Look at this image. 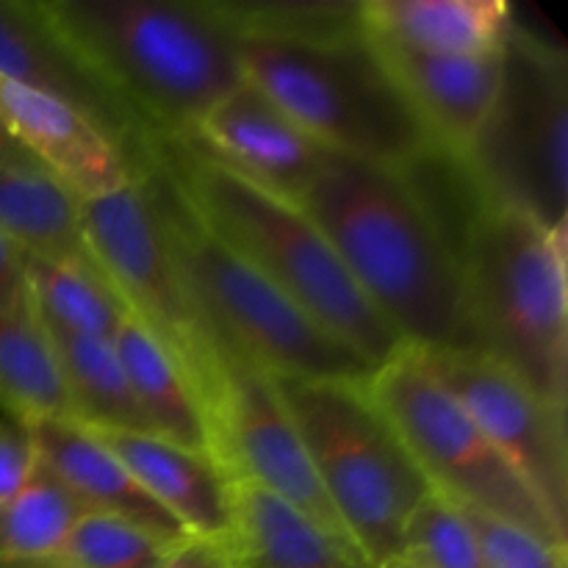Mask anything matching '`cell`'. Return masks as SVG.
I'll return each instance as SVG.
<instances>
[{
  "label": "cell",
  "mask_w": 568,
  "mask_h": 568,
  "mask_svg": "<svg viewBox=\"0 0 568 568\" xmlns=\"http://www.w3.org/2000/svg\"><path fill=\"white\" fill-rule=\"evenodd\" d=\"M297 203L405 347L480 353L466 314L458 242L405 166L327 150Z\"/></svg>",
  "instance_id": "cell-1"
},
{
  "label": "cell",
  "mask_w": 568,
  "mask_h": 568,
  "mask_svg": "<svg viewBox=\"0 0 568 568\" xmlns=\"http://www.w3.org/2000/svg\"><path fill=\"white\" fill-rule=\"evenodd\" d=\"M72 53L150 139L183 136L244 81L225 0H42Z\"/></svg>",
  "instance_id": "cell-2"
},
{
  "label": "cell",
  "mask_w": 568,
  "mask_h": 568,
  "mask_svg": "<svg viewBox=\"0 0 568 568\" xmlns=\"http://www.w3.org/2000/svg\"><path fill=\"white\" fill-rule=\"evenodd\" d=\"M144 150L227 247L270 277L372 372L405 347L297 200L231 170L192 136H155Z\"/></svg>",
  "instance_id": "cell-3"
},
{
  "label": "cell",
  "mask_w": 568,
  "mask_h": 568,
  "mask_svg": "<svg viewBox=\"0 0 568 568\" xmlns=\"http://www.w3.org/2000/svg\"><path fill=\"white\" fill-rule=\"evenodd\" d=\"M244 81L333 153L410 166L433 136L364 31L349 20L305 28H239Z\"/></svg>",
  "instance_id": "cell-4"
},
{
  "label": "cell",
  "mask_w": 568,
  "mask_h": 568,
  "mask_svg": "<svg viewBox=\"0 0 568 568\" xmlns=\"http://www.w3.org/2000/svg\"><path fill=\"white\" fill-rule=\"evenodd\" d=\"M458 264L477 349L566 410L568 222L547 227L480 194L460 227Z\"/></svg>",
  "instance_id": "cell-5"
},
{
  "label": "cell",
  "mask_w": 568,
  "mask_h": 568,
  "mask_svg": "<svg viewBox=\"0 0 568 568\" xmlns=\"http://www.w3.org/2000/svg\"><path fill=\"white\" fill-rule=\"evenodd\" d=\"M133 175L159 222L178 275L222 342L261 369L294 381H366L369 366L316 325L288 294L227 247L142 148Z\"/></svg>",
  "instance_id": "cell-6"
},
{
  "label": "cell",
  "mask_w": 568,
  "mask_h": 568,
  "mask_svg": "<svg viewBox=\"0 0 568 568\" xmlns=\"http://www.w3.org/2000/svg\"><path fill=\"white\" fill-rule=\"evenodd\" d=\"M364 383L275 377L333 514L377 568L403 555L405 525L430 486Z\"/></svg>",
  "instance_id": "cell-7"
},
{
  "label": "cell",
  "mask_w": 568,
  "mask_h": 568,
  "mask_svg": "<svg viewBox=\"0 0 568 568\" xmlns=\"http://www.w3.org/2000/svg\"><path fill=\"white\" fill-rule=\"evenodd\" d=\"M364 388L408 449L430 491L510 521L555 547H566V532L483 436L464 405L433 375L419 349L403 347L394 353L366 377Z\"/></svg>",
  "instance_id": "cell-8"
},
{
  "label": "cell",
  "mask_w": 568,
  "mask_h": 568,
  "mask_svg": "<svg viewBox=\"0 0 568 568\" xmlns=\"http://www.w3.org/2000/svg\"><path fill=\"white\" fill-rule=\"evenodd\" d=\"M483 194L541 225L568 222V61L514 22L505 78L486 128L464 155Z\"/></svg>",
  "instance_id": "cell-9"
},
{
  "label": "cell",
  "mask_w": 568,
  "mask_h": 568,
  "mask_svg": "<svg viewBox=\"0 0 568 568\" xmlns=\"http://www.w3.org/2000/svg\"><path fill=\"white\" fill-rule=\"evenodd\" d=\"M83 244L114 286L128 314L136 316L175 358L192 386L203 419L220 392L225 344L194 305L178 275L142 183L78 203ZM209 430V427H205Z\"/></svg>",
  "instance_id": "cell-10"
},
{
  "label": "cell",
  "mask_w": 568,
  "mask_h": 568,
  "mask_svg": "<svg viewBox=\"0 0 568 568\" xmlns=\"http://www.w3.org/2000/svg\"><path fill=\"white\" fill-rule=\"evenodd\" d=\"M205 427L211 455L227 480H250L277 494L327 532L353 544L311 469L275 377L233 344H225L220 392Z\"/></svg>",
  "instance_id": "cell-11"
},
{
  "label": "cell",
  "mask_w": 568,
  "mask_h": 568,
  "mask_svg": "<svg viewBox=\"0 0 568 568\" xmlns=\"http://www.w3.org/2000/svg\"><path fill=\"white\" fill-rule=\"evenodd\" d=\"M433 375L464 405L483 436L568 532L566 410L544 403L525 381L483 353H422Z\"/></svg>",
  "instance_id": "cell-12"
},
{
  "label": "cell",
  "mask_w": 568,
  "mask_h": 568,
  "mask_svg": "<svg viewBox=\"0 0 568 568\" xmlns=\"http://www.w3.org/2000/svg\"><path fill=\"white\" fill-rule=\"evenodd\" d=\"M0 81L75 105L125 150L131 166L150 142L131 111L72 53L42 0H0Z\"/></svg>",
  "instance_id": "cell-13"
},
{
  "label": "cell",
  "mask_w": 568,
  "mask_h": 568,
  "mask_svg": "<svg viewBox=\"0 0 568 568\" xmlns=\"http://www.w3.org/2000/svg\"><path fill=\"white\" fill-rule=\"evenodd\" d=\"M0 120L78 203L120 192L133 181L125 150L98 122L53 94L0 81Z\"/></svg>",
  "instance_id": "cell-14"
},
{
  "label": "cell",
  "mask_w": 568,
  "mask_h": 568,
  "mask_svg": "<svg viewBox=\"0 0 568 568\" xmlns=\"http://www.w3.org/2000/svg\"><path fill=\"white\" fill-rule=\"evenodd\" d=\"M183 136H192L205 153L250 181L292 200L303 194L327 153L247 81L205 111Z\"/></svg>",
  "instance_id": "cell-15"
},
{
  "label": "cell",
  "mask_w": 568,
  "mask_h": 568,
  "mask_svg": "<svg viewBox=\"0 0 568 568\" xmlns=\"http://www.w3.org/2000/svg\"><path fill=\"white\" fill-rule=\"evenodd\" d=\"M375 42L433 142L464 159L486 128L503 89L505 48L483 55H449Z\"/></svg>",
  "instance_id": "cell-16"
},
{
  "label": "cell",
  "mask_w": 568,
  "mask_h": 568,
  "mask_svg": "<svg viewBox=\"0 0 568 568\" xmlns=\"http://www.w3.org/2000/svg\"><path fill=\"white\" fill-rule=\"evenodd\" d=\"M37 458L59 477L83 514H109L153 532L166 544L186 541L189 532L148 497L122 460L75 419H39L26 425Z\"/></svg>",
  "instance_id": "cell-17"
},
{
  "label": "cell",
  "mask_w": 568,
  "mask_h": 568,
  "mask_svg": "<svg viewBox=\"0 0 568 568\" xmlns=\"http://www.w3.org/2000/svg\"><path fill=\"white\" fill-rule=\"evenodd\" d=\"M92 433L122 460V466L148 491V497L161 505L189 536L227 541L231 483L214 455L166 442L155 433Z\"/></svg>",
  "instance_id": "cell-18"
},
{
  "label": "cell",
  "mask_w": 568,
  "mask_h": 568,
  "mask_svg": "<svg viewBox=\"0 0 568 568\" xmlns=\"http://www.w3.org/2000/svg\"><path fill=\"white\" fill-rule=\"evenodd\" d=\"M231 483L233 568H375L358 547L250 480Z\"/></svg>",
  "instance_id": "cell-19"
},
{
  "label": "cell",
  "mask_w": 568,
  "mask_h": 568,
  "mask_svg": "<svg viewBox=\"0 0 568 568\" xmlns=\"http://www.w3.org/2000/svg\"><path fill=\"white\" fill-rule=\"evenodd\" d=\"M361 22L399 48L483 55L505 48L516 20L505 0H361Z\"/></svg>",
  "instance_id": "cell-20"
},
{
  "label": "cell",
  "mask_w": 568,
  "mask_h": 568,
  "mask_svg": "<svg viewBox=\"0 0 568 568\" xmlns=\"http://www.w3.org/2000/svg\"><path fill=\"white\" fill-rule=\"evenodd\" d=\"M111 342L150 433L211 455L203 410L164 344L133 314H125Z\"/></svg>",
  "instance_id": "cell-21"
},
{
  "label": "cell",
  "mask_w": 568,
  "mask_h": 568,
  "mask_svg": "<svg viewBox=\"0 0 568 568\" xmlns=\"http://www.w3.org/2000/svg\"><path fill=\"white\" fill-rule=\"evenodd\" d=\"M37 322L53 347L70 414L78 425L92 430L150 433L111 338L61 331L39 316Z\"/></svg>",
  "instance_id": "cell-22"
},
{
  "label": "cell",
  "mask_w": 568,
  "mask_h": 568,
  "mask_svg": "<svg viewBox=\"0 0 568 568\" xmlns=\"http://www.w3.org/2000/svg\"><path fill=\"white\" fill-rule=\"evenodd\" d=\"M0 233L22 253L94 264L83 244L78 200L48 172L0 164Z\"/></svg>",
  "instance_id": "cell-23"
},
{
  "label": "cell",
  "mask_w": 568,
  "mask_h": 568,
  "mask_svg": "<svg viewBox=\"0 0 568 568\" xmlns=\"http://www.w3.org/2000/svg\"><path fill=\"white\" fill-rule=\"evenodd\" d=\"M22 270L39 320L81 336L114 338L128 308L98 266L22 253Z\"/></svg>",
  "instance_id": "cell-24"
},
{
  "label": "cell",
  "mask_w": 568,
  "mask_h": 568,
  "mask_svg": "<svg viewBox=\"0 0 568 568\" xmlns=\"http://www.w3.org/2000/svg\"><path fill=\"white\" fill-rule=\"evenodd\" d=\"M0 408L9 419H72L53 347L33 311H0Z\"/></svg>",
  "instance_id": "cell-25"
},
{
  "label": "cell",
  "mask_w": 568,
  "mask_h": 568,
  "mask_svg": "<svg viewBox=\"0 0 568 568\" xmlns=\"http://www.w3.org/2000/svg\"><path fill=\"white\" fill-rule=\"evenodd\" d=\"M81 514V505L37 458L26 486L0 505V564L50 560Z\"/></svg>",
  "instance_id": "cell-26"
},
{
  "label": "cell",
  "mask_w": 568,
  "mask_h": 568,
  "mask_svg": "<svg viewBox=\"0 0 568 568\" xmlns=\"http://www.w3.org/2000/svg\"><path fill=\"white\" fill-rule=\"evenodd\" d=\"M178 547V544H175ZM172 544L109 514H81L50 560V568H161Z\"/></svg>",
  "instance_id": "cell-27"
},
{
  "label": "cell",
  "mask_w": 568,
  "mask_h": 568,
  "mask_svg": "<svg viewBox=\"0 0 568 568\" xmlns=\"http://www.w3.org/2000/svg\"><path fill=\"white\" fill-rule=\"evenodd\" d=\"M403 555L425 568H488L460 510L436 491L427 494L410 514L403 532Z\"/></svg>",
  "instance_id": "cell-28"
},
{
  "label": "cell",
  "mask_w": 568,
  "mask_h": 568,
  "mask_svg": "<svg viewBox=\"0 0 568 568\" xmlns=\"http://www.w3.org/2000/svg\"><path fill=\"white\" fill-rule=\"evenodd\" d=\"M455 508L475 532L488 568H566V547H555L483 510L466 508V505H455Z\"/></svg>",
  "instance_id": "cell-29"
},
{
  "label": "cell",
  "mask_w": 568,
  "mask_h": 568,
  "mask_svg": "<svg viewBox=\"0 0 568 568\" xmlns=\"http://www.w3.org/2000/svg\"><path fill=\"white\" fill-rule=\"evenodd\" d=\"M37 466L31 433L22 422L0 419V505L9 503Z\"/></svg>",
  "instance_id": "cell-30"
},
{
  "label": "cell",
  "mask_w": 568,
  "mask_h": 568,
  "mask_svg": "<svg viewBox=\"0 0 568 568\" xmlns=\"http://www.w3.org/2000/svg\"><path fill=\"white\" fill-rule=\"evenodd\" d=\"M0 311H9V314L31 311L26 270H22V250L11 244L3 233H0Z\"/></svg>",
  "instance_id": "cell-31"
},
{
  "label": "cell",
  "mask_w": 568,
  "mask_h": 568,
  "mask_svg": "<svg viewBox=\"0 0 568 568\" xmlns=\"http://www.w3.org/2000/svg\"><path fill=\"white\" fill-rule=\"evenodd\" d=\"M161 568H233V560L225 541L189 536L186 541L172 547Z\"/></svg>",
  "instance_id": "cell-32"
},
{
  "label": "cell",
  "mask_w": 568,
  "mask_h": 568,
  "mask_svg": "<svg viewBox=\"0 0 568 568\" xmlns=\"http://www.w3.org/2000/svg\"><path fill=\"white\" fill-rule=\"evenodd\" d=\"M0 164L17 166V170L44 172L42 166H39L37 161L26 153V148H22L14 136H11V131L3 125V120H0Z\"/></svg>",
  "instance_id": "cell-33"
},
{
  "label": "cell",
  "mask_w": 568,
  "mask_h": 568,
  "mask_svg": "<svg viewBox=\"0 0 568 568\" xmlns=\"http://www.w3.org/2000/svg\"><path fill=\"white\" fill-rule=\"evenodd\" d=\"M377 568H425V566H419V564H416V560H410L408 555H399V558L386 560V564L377 566Z\"/></svg>",
  "instance_id": "cell-34"
},
{
  "label": "cell",
  "mask_w": 568,
  "mask_h": 568,
  "mask_svg": "<svg viewBox=\"0 0 568 568\" xmlns=\"http://www.w3.org/2000/svg\"><path fill=\"white\" fill-rule=\"evenodd\" d=\"M0 568H50L44 560H37V564H0Z\"/></svg>",
  "instance_id": "cell-35"
}]
</instances>
